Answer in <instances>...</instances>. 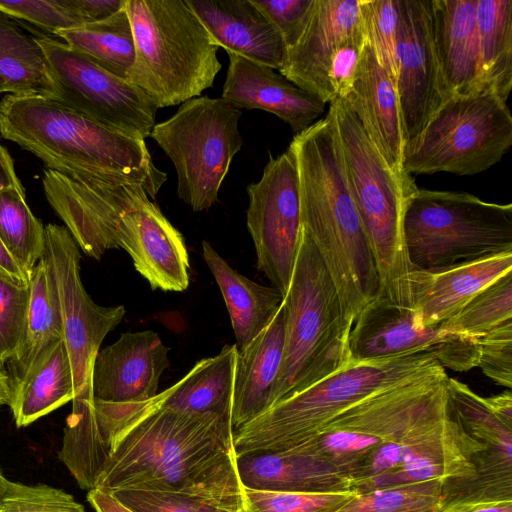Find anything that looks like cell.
<instances>
[{
	"label": "cell",
	"instance_id": "1",
	"mask_svg": "<svg viewBox=\"0 0 512 512\" xmlns=\"http://www.w3.org/2000/svg\"><path fill=\"white\" fill-rule=\"evenodd\" d=\"M95 488L180 492L242 509L231 418L163 408L155 396L118 404Z\"/></svg>",
	"mask_w": 512,
	"mask_h": 512
},
{
	"label": "cell",
	"instance_id": "2",
	"mask_svg": "<svg viewBox=\"0 0 512 512\" xmlns=\"http://www.w3.org/2000/svg\"><path fill=\"white\" fill-rule=\"evenodd\" d=\"M299 180L301 229L317 249L352 322L380 294L371 246L346 179L331 113L288 147Z\"/></svg>",
	"mask_w": 512,
	"mask_h": 512
},
{
	"label": "cell",
	"instance_id": "3",
	"mask_svg": "<svg viewBox=\"0 0 512 512\" xmlns=\"http://www.w3.org/2000/svg\"><path fill=\"white\" fill-rule=\"evenodd\" d=\"M0 134L48 170L84 182L142 185L153 200L167 179L145 140L107 128L56 99L8 94L0 100Z\"/></svg>",
	"mask_w": 512,
	"mask_h": 512
},
{
	"label": "cell",
	"instance_id": "4",
	"mask_svg": "<svg viewBox=\"0 0 512 512\" xmlns=\"http://www.w3.org/2000/svg\"><path fill=\"white\" fill-rule=\"evenodd\" d=\"M347 183L376 262L380 294L388 303L410 308L413 270L405 248L403 217L409 196L418 188L411 175L388 166L342 97L329 103Z\"/></svg>",
	"mask_w": 512,
	"mask_h": 512
},
{
	"label": "cell",
	"instance_id": "5",
	"mask_svg": "<svg viewBox=\"0 0 512 512\" xmlns=\"http://www.w3.org/2000/svg\"><path fill=\"white\" fill-rule=\"evenodd\" d=\"M135 42L127 81L156 105L176 106L212 87L219 47L185 0H126Z\"/></svg>",
	"mask_w": 512,
	"mask_h": 512
},
{
	"label": "cell",
	"instance_id": "6",
	"mask_svg": "<svg viewBox=\"0 0 512 512\" xmlns=\"http://www.w3.org/2000/svg\"><path fill=\"white\" fill-rule=\"evenodd\" d=\"M283 359L272 406L350 363L352 328L326 267L301 229L298 253L287 294Z\"/></svg>",
	"mask_w": 512,
	"mask_h": 512
},
{
	"label": "cell",
	"instance_id": "7",
	"mask_svg": "<svg viewBox=\"0 0 512 512\" xmlns=\"http://www.w3.org/2000/svg\"><path fill=\"white\" fill-rule=\"evenodd\" d=\"M439 367L443 366L428 353L351 362L234 430L235 453L291 449L363 398Z\"/></svg>",
	"mask_w": 512,
	"mask_h": 512
},
{
	"label": "cell",
	"instance_id": "8",
	"mask_svg": "<svg viewBox=\"0 0 512 512\" xmlns=\"http://www.w3.org/2000/svg\"><path fill=\"white\" fill-rule=\"evenodd\" d=\"M403 234L413 269L428 270L512 250V204L466 192L417 188L408 198Z\"/></svg>",
	"mask_w": 512,
	"mask_h": 512
},
{
	"label": "cell",
	"instance_id": "9",
	"mask_svg": "<svg viewBox=\"0 0 512 512\" xmlns=\"http://www.w3.org/2000/svg\"><path fill=\"white\" fill-rule=\"evenodd\" d=\"M486 450L456 419L447 391L404 432L370 453L347 477L357 494L427 481L451 487L476 477L480 456Z\"/></svg>",
	"mask_w": 512,
	"mask_h": 512
},
{
	"label": "cell",
	"instance_id": "10",
	"mask_svg": "<svg viewBox=\"0 0 512 512\" xmlns=\"http://www.w3.org/2000/svg\"><path fill=\"white\" fill-rule=\"evenodd\" d=\"M511 145L512 115L506 100L480 87L443 101L407 144L403 168L410 175L473 176L498 163Z\"/></svg>",
	"mask_w": 512,
	"mask_h": 512
},
{
	"label": "cell",
	"instance_id": "11",
	"mask_svg": "<svg viewBox=\"0 0 512 512\" xmlns=\"http://www.w3.org/2000/svg\"><path fill=\"white\" fill-rule=\"evenodd\" d=\"M444 367L384 388L356 402L313 437L283 452L307 455L348 474L396 438L447 393Z\"/></svg>",
	"mask_w": 512,
	"mask_h": 512
},
{
	"label": "cell",
	"instance_id": "12",
	"mask_svg": "<svg viewBox=\"0 0 512 512\" xmlns=\"http://www.w3.org/2000/svg\"><path fill=\"white\" fill-rule=\"evenodd\" d=\"M241 116L222 98L195 97L150 133L175 167L179 198L195 212L218 201L230 164L243 145Z\"/></svg>",
	"mask_w": 512,
	"mask_h": 512
},
{
	"label": "cell",
	"instance_id": "13",
	"mask_svg": "<svg viewBox=\"0 0 512 512\" xmlns=\"http://www.w3.org/2000/svg\"><path fill=\"white\" fill-rule=\"evenodd\" d=\"M58 91L57 101L122 134L145 140L157 107L136 85L92 62L56 37L35 32Z\"/></svg>",
	"mask_w": 512,
	"mask_h": 512
},
{
	"label": "cell",
	"instance_id": "14",
	"mask_svg": "<svg viewBox=\"0 0 512 512\" xmlns=\"http://www.w3.org/2000/svg\"><path fill=\"white\" fill-rule=\"evenodd\" d=\"M43 258L58 295L63 341L74 377L75 397L92 390V371L106 335L123 319L122 305H97L86 292L80 277V251L64 226H45Z\"/></svg>",
	"mask_w": 512,
	"mask_h": 512
},
{
	"label": "cell",
	"instance_id": "15",
	"mask_svg": "<svg viewBox=\"0 0 512 512\" xmlns=\"http://www.w3.org/2000/svg\"><path fill=\"white\" fill-rule=\"evenodd\" d=\"M246 191V222L257 268L285 297L301 235L299 180L291 150L277 157L270 155L260 180L250 183Z\"/></svg>",
	"mask_w": 512,
	"mask_h": 512
},
{
	"label": "cell",
	"instance_id": "16",
	"mask_svg": "<svg viewBox=\"0 0 512 512\" xmlns=\"http://www.w3.org/2000/svg\"><path fill=\"white\" fill-rule=\"evenodd\" d=\"M351 362L428 353L445 368L466 372L478 365V339L450 331L441 324L421 326L410 308L381 297L356 317L349 336Z\"/></svg>",
	"mask_w": 512,
	"mask_h": 512
},
{
	"label": "cell",
	"instance_id": "17",
	"mask_svg": "<svg viewBox=\"0 0 512 512\" xmlns=\"http://www.w3.org/2000/svg\"><path fill=\"white\" fill-rule=\"evenodd\" d=\"M45 196L78 247L100 260L108 249L120 248L122 216L150 197L139 184L84 182L45 169Z\"/></svg>",
	"mask_w": 512,
	"mask_h": 512
},
{
	"label": "cell",
	"instance_id": "18",
	"mask_svg": "<svg viewBox=\"0 0 512 512\" xmlns=\"http://www.w3.org/2000/svg\"><path fill=\"white\" fill-rule=\"evenodd\" d=\"M395 88L406 146L447 99L436 56L431 0H400Z\"/></svg>",
	"mask_w": 512,
	"mask_h": 512
},
{
	"label": "cell",
	"instance_id": "19",
	"mask_svg": "<svg viewBox=\"0 0 512 512\" xmlns=\"http://www.w3.org/2000/svg\"><path fill=\"white\" fill-rule=\"evenodd\" d=\"M364 39L359 0H316L304 32L287 49L278 71L302 90L329 104L335 99L330 72L336 56L347 45Z\"/></svg>",
	"mask_w": 512,
	"mask_h": 512
},
{
	"label": "cell",
	"instance_id": "20",
	"mask_svg": "<svg viewBox=\"0 0 512 512\" xmlns=\"http://www.w3.org/2000/svg\"><path fill=\"white\" fill-rule=\"evenodd\" d=\"M119 245L152 289L181 292L189 286V255L182 234L150 199L121 218Z\"/></svg>",
	"mask_w": 512,
	"mask_h": 512
},
{
	"label": "cell",
	"instance_id": "21",
	"mask_svg": "<svg viewBox=\"0 0 512 512\" xmlns=\"http://www.w3.org/2000/svg\"><path fill=\"white\" fill-rule=\"evenodd\" d=\"M169 349L154 331L127 332L96 355L92 371L95 399L133 403L157 395L159 379L169 365Z\"/></svg>",
	"mask_w": 512,
	"mask_h": 512
},
{
	"label": "cell",
	"instance_id": "22",
	"mask_svg": "<svg viewBox=\"0 0 512 512\" xmlns=\"http://www.w3.org/2000/svg\"><path fill=\"white\" fill-rule=\"evenodd\" d=\"M510 271L512 250L442 268L413 269L409 276L410 309L421 326L439 325Z\"/></svg>",
	"mask_w": 512,
	"mask_h": 512
},
{
	"label": "cell",
	"instance_id": "23",
	"mask_svg": "<svg viewBox=\"0 0 512 512\" xmlns=\"http://www.w3.org/2000/svg\"><path fill=\"white\" fill-rule=\"evenodd\" d=\"M221 98L236 109H260L286 122L298 134L316 121L326 104L278 70L229 53Z\"/></svg>",
	"mask_w": 512,
	"mask_h": 512
},
{
	"label": "cell",
	"instance_id": "24",
	"mask_svg": "<svg viewBox=\"0 0 512 512\" xmlns=\"http://www.w3.org/2000/svg\"><path fill=\"white\" fill-rule=\"evenodd\" d=\"M342 98L354 110L392 171L400 176L410 175L403 168L406 140L395 84L367 39L352 85Z\"/></svg>",
	"mask_w": 512,
	"mask_h": 512
},
{
	"label": "cell",
	"instance_id": "25",
	"mask_svg": "<svg viewBox=\"0 0 512 512\" xmlns=\"http://www.w3.org/2000/svg\"><path fill=\"white\" fill-rule=\"evenodd\" d=\"M214 43L276 70L287 47L277 29L251 0H185Z\"/></svg>",
	"mask_w": 512,
	"mask_h": 512
},
{
	"label": "cell",
	"instance_id": "26",
	"mask_svg": "<svg viewBox=\"0 0 512 512\" xmlns=\"http://www.w3.org/2000/svg\"><path fill=\"white\" fill-rule=\"evenodd\" d=\"M434 46L447 98L481 84L477 0H431Z\"/></svg>",
	"mask_w": 512,
	"mask_h": 512
},
{
	"label": "cell",
	"instance_id": "27",
	"mask_svg": "<svg viewBox=\"0 0 512 512\" xmlns=\"http://www.w3.org/2000/svg\"><path fill=\"white\" fill-rule=\"evenodd\" d=\"M286 316L283 299L270 324L237 352L231 417L233 431L272 407L274 387L283 359Z\"/></svg>",
	"mask_w": 512,
	"mask_h": 512
},
{
	"label": "cell",
	"instance_id": "28",
	"mask_svg": "<svg viewBox=\"0 0 512 512\" xmlns=\"http://www.w3.org/2000/svg\"><path fill=\"white\" fill-rule=\"evenodd\" d=\"M243 488L272 492H340L353 490L350 479L314 457L283 451L236 454Z\"/></svg>",
	"mask_w": 512,
	"mask_h": 512
},
{
	"label": "cell",
	"instance_id": "29",
	"mask_svg": "<svg viewBox=\"0 0 512 512\" xmlns=\"http://www.w3.org/2000/svg\"><path fill=\"white\" fill-rule=\"evenodd\" d=\"M202 250L224 298L237 340L235 345L240 350L270 324L284 297L275 287L260 285L238 273L206 240Z\"/></svg>",
	"mask_w": 512,
	"mask_h": 512
},
{
	"label": "cell",
	"instance_id": "30",
	"mask_svg": "<svg viewBox=\"0 0 512 512\" xmlns=\"http://www.w3.org/2000/svg\"><path fill=\"white\" fill-rule=\"evenodd\" d=\"M63 340L62 319L55 284L42 257L29 281V300L20 345L8 362L11 389Z\"/></svg>",
	"mask_w": 512,
	"mask_h": 512
},
{
	"label": "cell",
	"instance_id": "31",
	"mask_svg": "<svg viewBox=\"0 0 512 512\" xmlns=\"http://www.w3.org/2000/svg\"><path fill=\"white\" fill-rule=\"evenodd\" d=\"M236 345L198 361L177 383L155 396L160 407L232 417Z\"/></svg>",
	"mask_w": 512,
	"mask_h": 512
},
{
	"label": "cell",
	"instance_id": "32",
	"mask_svg": "<svg viewBox=\"0 0 512 512\" xmlns=\"http://www.w3.org/2000/svg\"><path fill=\"white\" fill-rule=\"evenodd\" d=\"M75 397L72 367L60 341L28 375L11 389L9 407L17 427H25Z\"/></svg>",
	"mask_w": 512,
	"mask_h": 512
},
{
	"label": "cell",
	"instance_id": "33",
	"mask_svg": "<svg viewBox=\"0 0 512 512\" xmlns=\"http://www.w3.org/2000/svg\"><path fill=\"white\" fill-rule=\"evenodd\" d=\"M0 76L7 92L57 99L58 91L41 47L16 20L0 11Z\"/></svg>",
	"mask_w": 512,
	"mask_h": 512
},
{
	"label": "cell",
	"instance_id": "34",
	"mask_svg": "<svg viewBox=\"0 0 512 512\" xmlns=\"http://www.w3.org/2000/svg\"><path fill=\"white\" fill-rule=\"evenodd\" d=\"M56 37L107 72L128 79L135 42L125 5L106 19L59 31Z\"/></svg>",
	"mask_w": 512,
	"mask_h": 512
},
{
	"label": "cell",
	"instance_id": "35",
	"mask_svg": "<svg viewBox=\"0 0 512 512\" xmlns=\"http://www.w3.org/2000/svg\"><path fill=\"white\" fill-rule=\"evenodd\" d=\"M93 400L92 391H84L72 400L58 453L80 488L88 491L95 488L109 454L95 417Z\"/></svg>",
	"mask_w": 512,
	"mask_h": 512
},
{
	"label": "cell",
	"instance_id": "36",
	"mask_svg": "<svg viewBox=\"0 0 512 512\" xmlns=\"http://www.w3.org/2000/svg\"><path fill=\"white\" fill-rule=\"evenodd\" d=\"M481 84L507 101L512 88V0H477Z\"/></svg>",
	"mask_w": 512,
	"mask_h": 512
},
{
	"label": "cell",
	"instance_id": "37",
	"mask_svg": "<svg viewBox=\"0 0 512 512\" xmlns=\"http://www.w3.org/2000/svg\"><path fill=\"white\" fill-rule=\"evenodd\" d=\"M0 241L30 279L45 252V227L28 207L25 190L0 189Z\"/></svg>",
	"mask_w": 512,
	"mask_h": 512
},
{
	"label": "cell",
	"instance_id": "38",
	"mask_svg": "<svg viewBox=\"0 0 512 512\" xmlns=\"http://www.w3.org/2000/svg\"><path fill=\"white\" fill-rule=\"evenodd\" d=\"M476 507L450 502L442 482L427 481L357 494L335 512H468Z\"/></svg>",
	"mask_w": 512,
	"mask_h": 512
},
{
	"label": "cell",
	"instance_id": "39",
	"mask_svg": "<svg viewBox=\"0 0 512 512\" xmlns=\"http://www.w3.org/2000/svg\"><path fill=\"white\" fill-rule=\"evenodd\" d=\"M447 391L453 414L466 432L488 451L512 457V424L501 419L486 398L465 383L448 377Z\"/></svg>",
	"mask_w": 512,
	"mask_h": 512
},
{
	"label": "cell",
	"instance_id": "40",
	"mask_svg": "<svg viewBox=\"0 0 512 512\" xmlns=\"http://www.w3.org/2000/svg\"><path fill=\"white\" fill-rule=\"evenodd\" d=\"M509 320H512V271L496 279L441 325L479 339Z\"/></svg>",
	"mask_w": 512,
	"mask_h": 512
},
{
	"label": "cell",
	"instance_id": "41",
	"mask_svg": "<svg viewBox=\"0 0 512 512\" xmlns=\"http://www.w3.org/2000/svg\"><path fill=\"white\" fill-rule=\"evenodd\" d=\"M359 6L366 39L395 84L400 0H359Z\"/></svg>",
	"mask_w": 512,
	"mask_h": 512
},
{
	"label": "cell",
	"instance_id": "42",
	"mask_svg": "<svg viewBox=\"0 0 512 512\" xmlns=\"http://www.w3.org/2000/svg\"><path fill=\"white\" fill-rule=\"evenodd\" d=\"M357 492H272L243 488L242 512H335Z\"/></svg>",
	"mask_w": 512,
	"mask_h": 512
},
{
	"label": "cell",
	"instance_id": "43",
	"mask_svg": "<svg viewBox=\"0 0 512 512\" xmlns=\"http://www.w3.org/2000/svg\"><path fill=\"white\" fill-rule=\"evenodd\" d=\"M109 494L134 512H242L213 498L180 492L119 489Z\"/></svg>",
	"mask_w": 512,
	"mask_h": 512
},
{
	"label": "cell",
	"instance_id": "44",
	"mask_svg": "<svg viewBox=\"0 0 512 512\" xmlns=\"http://www.w3.org/2000/svg\"><path fill=\"white\" fill-rule=\"evenodd\" d=\"M29 284L0 274V369L15 355L24 331Z\"/></svg>",
	"mask_w": 512,
	"mask_h": 512
},
{
	"label": "cell",
	"instance_id": "45",
	"mask_svg": "<svg viewBox=\"0 0 512 512\" xmlns=\"http://www.w3.org/2000/svg\"><path fill=\"white\" fill-rule=\"evenodd\" d=\"M0 11L10 18L36 26L45 34L75 28L84 22L69 0H0Z\"/></svg>",
	"mask_w": 512,
	"mask_h": 512
},
{
	"label": "cell",
	"instance_id": "46",
	"mask_svg": "<svg viewBox=\"0 0 512 512\" xmlns=\"http://www.w3.org/2000/svg\"><path fill=\"white\" fill-rule=\"evenodd\" d=\"M1 512H86L71 494L45 484L12 482L0 500Z\"/></svg>",
	"mask_w": 512,
	"mask_h": 512
},
{
	"label": "cell",
	"instance_id": "47",
	"mask_svg": "<svg viewBox=\"0 0 512 512\" xmlns=\"http://www.w3.org/2000/svg\"><path fill=\"white\" fill-rule=\"evenodd\" d=\"M478 365L497 384L512 387V320L478 339Z\"/></svg>",
	"mask_w": 512,
	"mask_h": 512
},
{
	"label": "cell",
	"instance_id": "48",
	"mask_svg": "<svg viewBox=\"0 0 512 512\" xmlns=\"http://www.w3.org/2000/svg\"><path fill=\"white\" fill-rule=\"evenodd\" d=\"M280 33L287 49L304 32L316 0H251Z\"/></svg>",
	"mask_w": 512,
	"mask_h": 512
},
{
	"label": "cell",
	"instance_id": "49",
	"mask_svg": "<svg viewBox=\"0 0 512 512\" xmlns=\"http://www.w3.org/2000/svg\"><path fill=\"white\" fill-rule=\"evenodd\" d=\"M126 0H69L85 23L106 19L124 7Z\"/></svg>",
	"mask_w": 512,
	"mask_h": 512
},
{
	"label": "cell",
	"instance_id": "50",
	"mask_svg": "<svg viewBox=\"0 0 512 512\" xmlns=\"http://www.w3.org/2000/svg\"><path fill=\"white\" fill-rule=\"evenodd\" d=\"M87 500L96 512H134L111 494L97 488L88 491Z\"/></svg>",
	"mask_w": 512,
	"mask_h": 512
},
{
	"label": "cell",
	"instance_id": "51",
	"mask_svg": "<svg viewBox=\"0 0 512 512\" xmlns=\"http://www.w3.org/2000/svg\"><path fill=\"white\" fill-rule=\"evenodd\" d=\"M15 187L24 190L14 167V162L8 150L0 143V189Z\"/></svg>",
	"mask_w": 512,
	"mask_h": 512
},
{
	"label": "cell",
	"instance_id": "52",
	"mask_svg": "<svg viewBox=\"0 0 512 512\" xmlns=\"http://www.w3.org/2000/svg\"><path fill=\"white\" fill-rule=\"evenodd\" d=\"M0 274L19 283L29 284V277L23 272L0 241Z\"/></svg>",
	"mask_w": 512,
	"mask_h": 512
},
{
	"label": "cell",
	"instance_id": "53",
	"mask_svg": "<svg viewBox=\"0 0 512 512\" xmlns=\"http://www.w3.org/2000/svg\"><path fill=\"white\" fill-rule=\"evenodd\" d=\"M486 400L501 419L512 424V394L510 389L500 394L486 397Z\"/></svg>",
	"mask_w": 512,
	"mask_h": 512
},
{
	"label": "cell",
	"instance_id": "54",
	"mask_svg": "<svg viewBox=\"0 0 512 512\" xmlns=\"http://www.w3.org/2000/svg\"><path fill=\"white\" fill-rule=\"evenodd\" d=\"M11 398V385L6 370L0 369V407L8 405Z\"/></svg>",
	"mask_w": 512,
	"mask_h": 512
},
{
	"label": "cell",
	"instance_id": "55",
	"mask_svg": "<svg viewBox=\"0 0 512 512\" xmlns=\"http://www.w3.org/2000/svg\"><path fill=\"white\" fill-rule=\"evenodd\" d=\"M468 512H512V501L486 504L478 506Z\"/></svg>",
	"mask_w": 512,
	"mask_h": 512
},
{
	"label": "cell",
	"instance_id": "56",
	"mask_svg": "<svg viewBox=\"0 0 512 512\" xmlns=\"http://www.w3.org/2000/svg\"><path fill=\"white\" fill-rule=\"evenodd\" d=\"M11 481L8 480L2 473L1 469H0V500L1 498L5 495V493L7 492V490L9 489L10 485H11Z\"/></svg>",
	"mask_w": 512,
	"mask_h": 512
},
{
	"label": "cell",
	"instance_id": "57",
	"mask_svg": "<svg viewBox=\"0 0 512 512\" xmlns=\"http://www.w3.org/2000/svg\"><path fill=\"white\" fill-rule=\"evenodd\" d=\"M2 92H7V87L3 78L0 76V93Z\"/></svg>",
	"mask_w": 512,
	"mask_h": 512
},
{
	"label": "cell",
	"instance_id": "58",
	"mask_svg": "<svg viewBox=\"0 0 512 512\" xmlns=\"http://www.w3.org/2000/svg\"><path fill=\"white\" fill-rule=\"evenodd\" d=\"M1 512V511H0Z\"/></svg>",
	"mask_w": 512,
	"mask_h": 512
}]
</instances>
